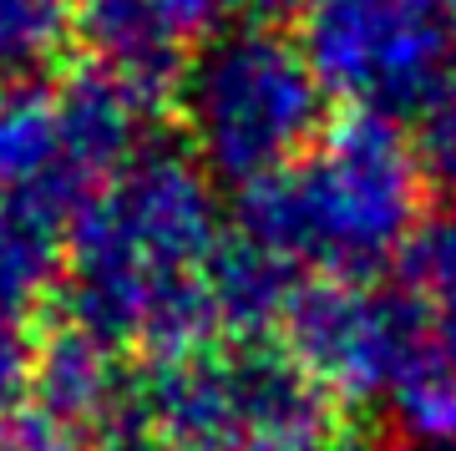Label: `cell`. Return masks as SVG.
<instances>
[{"instance_id": "1", "label": "cell", "mask_w": 456, "mask_h": 451, "mask_svg": "<svg viewBox=\"0 0 456 451\" xmlns=\"http://www.w3.org/2000/svg\"><path fill=\"white\" fill-rule=\"evenodd\" d=\"M213 243L208 177L183 152L142 147L82 203L61 258V294L82 335L173 320Z\"/></svg>"}, {"instance_id": "2", "label": "cell", "mask_w": 456, "mask_h": 451, "mask_svg": "<svg viewBox=\"0 0 456 451\" xmlns=\"http://www.w3.org/2000/svg\"><path fill=\"white\" fill-rule=\"evenodd\" d=\"M325 86L274 20H233L178 66L173 112L198 173L259 188L325 132Z\"/></svg>"}, {"instance_id": "3", "label": "cell", "mask_w": 456, "mask_h": 451, "mask_svg": "<svg viewBox=\"0 0 456 451\" xmlns=\"http://www.w3.org/2000/svg\"><path fill=\"white\" fill-rule=\"evenodd\" d=\"M411 147L386 117H350L254 188V234L284 249L365 254L411 213Z\"/></svg>"}, {"instance_id": "4", "label": "cell", "mask_w": 456, "mask_h": 451, "mask_svg": "<svg viewBox=\"0 0 456 451\" xmlns=\"http://www.w3.org/2000/svg\"><path fill=\"white\" fill-rule=\"evenodd\" d=\"M294 41L325 97L360 117L416 112L452 77L456 0H299Z\"/></svg>"}, {"instance_id": "5", "label": "cell", "mask_w": 456, "mask_h": 451, "mask_svg": "<svg viewBox=\"0 0 456 451\" xmlns=\"http://www.w3.org/2000/svg\"><path fill=\"white\" fill-rule=\"evenodd\" d=\"M411 162H421L441 188H456V71L411 112Z\"/></svg>"}, {"instance_id": "6", "label": "cell", "mask_w": 456, "mask_h": 451, "mask_svg": "<svg viewBox=\"0 0 456 451\" xmlns=\"http://www.w3.org/2000/svg\"><path fill=\"white\" fill-rule=\"evenodd\" d=\"M239 11H248V20H279V16H294L299 0H239Z\"/></svg>"}]
</instances>
